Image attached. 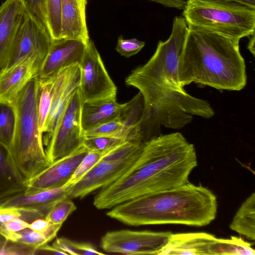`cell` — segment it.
Wrapping results in <instances>:
<instances>
[{
	"label": "cell",
	"instance_id": "4",
	"mask_svg": "<svg viewBox=\"0 0 255 255\" xmlns=\"http://www.w3.org/2000/svg\"><path fill=\"white\" fill-rule=\"evenodd\" d=\"M37 76L33 78L17 96L13 104L17 121L10 152L22 176L28 180L50 164L39 128L35 92Z\"/></svg>",
	"mask_w": 255,
	"mask_h": 255
},
{
	"label": "cell",
	"instance_id": "20",
	"mask_svg": "<svg viewBox=\"0 0 255 255\" xmlns=\"http://www.w3.org/2000/svg\"><path fill=\"white\" fill-rule=\"evenodd\" d=\"M144 107V99L139 91L130 101L122 104L118 117L122 128L116 138L125 141L144 143L140 128Z\"/></svg>",
	"mask_w": 255,
	"mask_h": 255
},
{
	"label": "cell",
	"instance_id": "30",
	"mask_svg": "<svg viewBox=\"0 0 255 255\" xmlns=\"http://www.w3.org/2000/svg\"><path fill=\"white\" fill-rule=\"evenodd\" d=\"M45 217L44 214L36 209L0 207V223L21 219L30 223L37 219Z\"/></svg>",
	"mask_w": 255,
	"mask_h": 255
},
{
	"label": "cell",
	"instance_id": "37",
	"mask_svg": "<svg viewBox=\"0 0 255 255\" xmlns=\"http://www.w3.org/2000/svg\"><path fill=\"white\" fill-rule=\"evenodd\" d=\"M145 45V42L136 38L124 39L118 37L116 49L121 55L129 57L139 52Z\"/></svg>",
	"mask_w": 255,
	"mask_h": 255
},
{
	"label": "cell",
	"instance_id": "25",
	"mask_svg": "<svg viewBox=\"0 0 255 255\" xmlns=\"http://www.w3.org/2000/svg\"><path fill=\"white\" fill-rule=\"evenodd\" d=\"M16 121L14 104L0 102V143L9 151L14 139Z\"/></svg>",
	"mask_w": 255,
	"mask_h": 255
},
{
	"label": "cell",
	"instance_id": "35",
	"mask_svg": "<svg viewBox=\"0 0 255 255\" xmlns=\"http://www.w3.org/2000/svg\"><path fill=\"white\" fill-rule=\"evenodd\" d=\"M122 128L118 118L102 123L83 132V137L112 136L116 135Z\"/></svg>",
	"mask_w": 255,
	"mask_h": 255
},
{
	"label": "cell",
	"instance_id": "29",
	"mask_svg": "<svg viewBox=\"0 0 255 255\" xmlns=\"http://www.w3.org/2000/svg\"><path fill=\"white\" fill-rule=\"evenodd\" d=\"M52 246L64 252L67 255H105L104 253L96 250L91 244L77 242L65 238L56 239Z\"/></svg>",
	"mask_w": 255,
	"mask_h": 255
},
{
	"label": "cell",
	"instance_id": "45",
	"mask_svg": "<svg viewBox=\"0 0 255 255\" xmlns=\"http://www.w3.org/2000/svg\"><path fill=\"white\" fill-rule=\"evenodd\" d=\"M7 240L0 234V255H2Z\"/></svg>",
	"mask_w": 255,
	"mask_h": 255
},
{
	"label": "cell",
	"instance_id": "19",
	"mask_svg": "<svg viewBox=\"0 0 255 255\" xmlns=\"http://www.w3.org/2000/svg\"><path fill=\"white\" fill-rule=\"evenodd\" d=\"M87 3V0H62L61 38L89 41L86 16Z\"/></svg>",
	"mask_w": 255,
	"mask_h": 255
},
{
	"label": "cell",
	"instance_id": "9",
	"mask_svg": "<svg viewBox=\"0 0 255 255\" xmlns=\"http://www.w3.org/2000/svg\"><path fill=\"white\" fill-rule=\"evenodd\" d=\"M80 67L79 89L83 102L116 98L117 87L91 40L87 45Z\"/></svg>",
	"mask_w": 255,
	"mask_h": 255
},
{
	"label": "cell",
	"instance_id": "27",
	"mask_svg": "<svg viewBox=\"0 0 255 255\" xmlns=\"http://www.w3.org/2000/svg\"><path fill=\"white\" fill-rule=\"evenodd\" d=\"M62 225L51 224L43 231H35L28 228H25L16 233L14 242L37 248L53 240Z\"/></svg>",
	"mask_w": 255,
	"mask_h": 255
},
{
	"label": "cell",
	"instance_id": "32",
	"mask_svg": "<svg viewBox=\"0 0 255 255\" xmlns=\"http://www.w3.org/2000/svg\"><path fill=\"white\" fill-rule=\"evenodd\" d=\"M144 144L126 141L105 155L101 160L114 162L127 160L140 152Z\"/></svg>",
	"mask_w": 255,
	"mask_h": 255
},
{
	"label": "cell",
	"instance_id": "42",
	"mask_svg": "<svg viewBox=\"0 0 255 255\" xmlns=\"http://www.w3.org/2000/svg\"><path fill=\"white\" fill-rule=\"evenodd\" d=\"M162 5L178 9H183L186 3L185 0H149Z\"/></svg>",
	"mask_w": 255,
	"mask_h": 255
},
{
	"label": "cell",
	"instance_id": "16",
	"mask_svg": "<svg viewBox=\"0 0 255 255\" xmlns=\"http://www.w3.org/2000/svg\"><path fill=\"white\" fill-rule=\"evenodd\" d=\"M25 12L21 0H5L0 6V69L7 62Z\"/></svg>",
	"mask_w": 255,
	"mask_h": 255
},
{
	"label": "cell",
	"instance_id": "44",
	"mask_svg": "<svg viewBox=\"0 0 255 255\" xmlns=\"http://www.w3.org/2000/svg\"><path fill=\"white\" fill-rule=\"evenodd\" d=\"M255 33L252 34L249 37H250V40L247 46L248 49L253 56H255Z\"/></svg>",
	"mask_w": 255,
	"mask_h": 255
},
{
	"label": "cell",
	"instance_id": "15",
	"mask_svg": "<svg viewBox=\"0 0 255 255\" xmlns=\"http://www.w3.org/2000/svg\"><path fill=\"white\" fill-rule=\"evenodd\" d=\"M42 63L32 56L0 69V102L13 104L27 84L38 75Z\"/></svg>",
	"mask_w": 255,
	"mask_h": 255
},
{
	"label": "cell",
	"instance_id": "1",
	"mask_svg": "<svg viewBox=\"0 0 255 255\" xmlns=\"http://www.w3.org/2000/svg\"><path fill=\"white\" fill-rule=\"evenodd\" d=\"M197 165L194 146L181 133L158 135L144 144L135 170L101 188L93 204L98 209H109L131 199L180 186L189 182Z\"/></svg>",
	"mask_w": 255,
	"mask_h": 255
},
{
	"label": "cell",
	"instance_id": "6",
	"mask_svg": "<svg viewBox=\"0 0 255 255\" xmlns=\"http://www.w3.org/2000/svg\"><path fill=\"white\" fill-rule=\"evenodd\" d=\"M185 1L182 15L188 25L240 39L255 33V9L234 1Z\"/></svg>",
	"mask_w": 255,
	"mask_h": 255
},
{
	"label": "cell",
	"instance_id": "38",
	"mask_svg": "<svg viewBox=\"0 0 255 255\" xmlns=\"http://www.w3.org/2000/svg\"><path fill=\"white\" fill-rule=\"evenodd\" d=\"M29 223L21 220L14 219L0 223V234L7 240L14 242L15 233L28 227Z\"/></svg>",
	"mask_w": 255,
	"mask_h": 255
},
{
	"label": "cell",
	"instance_id": "5",
	"mask_svg": "<svg viewBox=\"0 0 255 255\" xmlns=\"http://www.w3.org/2000/svg\"><path fill=\"white\" fill-rule=\"evenodd\" d=\"M188 30L184 18L176 16L169 38L158 42L152 56L145 64L132 71L126 79V84L136 88L139 92H185L179 81L178 66Z\"/></svg>",
	"mask_w": 255,
	"mask_h": 255
},
{
	"label": "cell",
	"instance_id": "2",
	"mask_svg": "<svg viewBox=\"0 0 255 255\" xmlns=\"http://www.w3.org/2000/svg\"><path fill=\"white\" fill-rule=\"evenodd\" d=\"M188 26L178 66L181 86L194 82L217 90L244 89L247 77L240 39Z\"/></svg>",
	"mask_w": 255,
	"mask_h": 255
},
{
	"label": "cell",
	"instance_id": "17",
	"mask_svg": "<svg viewBox=\"0 0 255 255\" xmlns=\"http://www.w3.org/2000/svg\"><path fill=\"white\" fill-rule=\"evenodd\" d=\"M70 185L32 194L22 192L0 201V207H17L37 210L46 216L51 208L60 201L68 199Z\"/></svg>",
	"mask_w": 255,
	"mask_h": 255
},
{
	"label": "cell",
	"instance_id": "18",
	"mask_svg": "<svg viewBox=\"0 0 255 255\" xmlns=\"http://www.w3.org/2000/svg\"><path fill=\"white\" fill-rule=\"evenodd\" d=\"M216 239L207 233H172L158 255H211L210 248Z\"/></svg>",
	"mask_w": 255,
	"mask_h": 255
},
{
	"label": "cell",
	"instance_id": "31",
	"mask_svg": "<svg viewBox=\"0 0 255 255\" xmlns=\"http://www.w3.org/2000/svg\"><path fill=\"white\" fill-rule=\"evenodd\" d=\"M125 142L112 136L84 137L83 145L88 151L105 155Z\"/></svg>",
	"mask_w": 255,
	"mask_h": 255
},
{
	"label": "cell",
	"instance_id": "24",
	"mask_svg": "<svg viewBox=\"0 0 255 255\" xmlns=\"http://www.w3.org/2000/svg\"><path fill=\"white\" fill-rule=\"evenodd\" d=\"M56 75L47 78H40L38 75L37 76L36 104L39 128L42 134L51 108Z\"/></svg>",
	"mask_w": 255,
	"mask_h": 255
},
{
	"label": "cell",
	"instance_id": "12",
	"mask_svg": "<svg viewBox=\"0 0 255 255\" xmlns=\"http://www.w3.org/2000/svg\"><path fill=\"white\" fill-rule=\"evenodd\" d=\"M88 151L82 145L71 154L51 163L41 172L27 180L24 193L32 194L64 186Z\"/></svg>",
	"mask_w": 255,
	"mask_h": 255
},
{
	"label": "cell",
	"instance_id": "33",
	"mask_svg": "<svg viewBox=\"0 0 255 255\" xmlns=\"http://www.w3.org/2000/svg\"><path fill=\"white\" fill-rule=\"evenodd\" d=\"M76 209L74 203L70 199H66L55 205L48 213L45 219L52 224H62Z\"/></svg>",
	"mask_w": 255,
	"mask_h": 255
},
{
	"label": "cell",
	"instance_id": "10",
	"mask_svg": "<svg viewBox=\"0 0 255 255\" xmlns=\"http://www.w3.org/2000/svg\"><path fill=\"white\" fill-rule=\"evenodd\" d=\"M142 150L124 161L108 162L100 160L79 181L70 185L68 199L83 198L130 174L138 165Z\"/></svg>",
	"mask_w": 255,
	"mask_h": 255
},
{
	"label": "cell",
	"instance_id": "22",
	"mask_svg": "<svg viewBox=\"0 0 255 255\" xmlns=\"http://www.w3.org/2000/svg\"><path fill=\"white\" fill-rule=\"evenodd\" d=\"M26 182L9 150L0 143V201L24 192Z\"/></svg>",
	"mask_w": 255,
	"mask_h": 255
},
{
	"label": "cell",
	"instance_id": "36",
	"mask_svg": "<svg viewBox=\"0 0 255 255\" xmlns=\"http://www.w3.org/2000/svg\"><path fill=\"white\" fill-rule=\"evenodd\" d=\"M26 12L47 29L45 0H21Z\"/></svg>",
	"mask_w": 255,
	"mask_h": 255
},
{
	"label": "cell",
	"instance_id": "8",
	"mask_svg": "<svg viewBox=\"0 0 255 255\" xmlns=\"http://www.w3.org/2000/svg\"><path fill=\"white\" fill-rule=\"evenodd\" d=\"M172 233L121 230L108 232L101 247L107 253L123 255H157L168 243Z\"/></svg>",
	"mask_w": 255,
	"mask_h": 255
},
{
	"label": "cell",
	"instance_id": "21",
	"mask_svg": "<svg viewBox=\"0 0 255 255\" xmlns=\"http://www.w3.org/2000/svg\"><path fill=\"white\" fill-rule=\"evenodd\" d=\"M122 107L116 98L83 102L81 112L83 132L118 118Z\"/></svg>",
	"mask_w": 255,
	"mask_h": 255
},
{
	"label": "cell",
	"instance_id": "26",
	"mask_svg": "<svg viewBox=\"0 0 255 255\" xmlns=\"http://www.w3.org/2000/svg\"><path fill=\"white\" fill-rule=\"evenodd\" d=\"M252 244L241 237L232 236L230 239H216L210 248L211 255H255Z\"/></svg>",
	"mask_w": 255,
	"mask_h": 255
},
{
	"label": "cell",
	"instance_id": "13",
	"mask_svg": "<svg viewBox=\"0 0 255 255\" xmlns=\"http://www.w3.org/2000/svg\"><path fill=\"white\" fill-rule=\"evenodd\" d=\"M88 43L80 39L52 40L38 76L53 77L67 67L80 65Z\"/></svg>",
	"mask_w": 255,
	"mask_h": 255
},
{
	"label": "cell",
	"instance_id": "14",
	"mask_svg": "<svg viewBox=\"0 0 255 255\" xmlns=\"http://www.w3.org/2000/svg\"><path fill=\"white\" fill-rule=\"evenodd\" d=\"M80 74V65H76L63 69L56 75L51 108L43 130L47 133L45 139L54 131L71 95L79 87Z\"/></svg>",
	"mask_w": 255,
	"mask_h": 255
},
{
	"label": "cell",
	"instance_id": "28",
	"mask_svg": "<svg viewBox=\"0 0 255 255\" xmlns=\"http://www.w3.org/2000/svg\"><path fill=\"white\" fill-rule=\"evenodd\" d=\"M47 28L52 40L61 38L62 0H45Z\"/></svg>",
	"mask_w": 255,
	"mask_h": 255
},
{
	"label": "cell",
	"instance_id": "43",
	"mask_svg": "<svg viewBox=\"0 0 255 255\" xmlns=\"http://www.w3.org/2000/svg\"><path fill=\"white\" fill-rule=\"evenodd\" d=\"M238 2L255 9V0H220Z\"/></svg>",
	"mask_w": 255,
	"mask_h": 255
},
{
	"label": "cell",
	"instance_id": "39",
	"mask_svg": "<svg viewBox=\"0 0 255 255\" xmlns=\"http://www.w3.org/2000/svg\"><path fill=\"white\" fill-rule=\"evenodd\" d=\"M37 248L7 240L2 255H35Z\"/></svg>",
	"mask_w": 255,
	"mask_h": 255
},
{
	"label": "cell",
	"instance_id": "40",
	"mask_svg": "<svg viewBox=\"0 0 255 255\" xmlns=\"http://www.w3.org/2000/svg\"><path fill=\"white\" fill-rule=\"evenodd\" d=\"M67 255L64 252L47 244L37 248L35 255Z\"/></svg>",
	"mask_w": 255,
	"mask_h": 255
},
{
	"label": "cell",
	"instance_id": "41",
	"mask_svg": "<svg viewBox=\"0 0 255 255\" xmlns=\"http://www.w3.org/2000/svg\"><path fill=\"white\" fill-rule=\"evenodd\" d=\"M50 222L45 218H39L29 223L28 228L35 231H43L51 225Z\"/></svg>",
	"mask_w": 255,
	"mask_h": 255
},
{
	"label": "cell",
	"instance_id": "11",
	"mask_svg": "<svg viewBox=\"0 0 255 255\" xmlns=\"http://www.w3.org/2000/svg\"><path fill=\"white\" fill-rule=\"evenodd\" d=\"M52 39L47 28L25 12L17 33L7 62V67L29 57L35 56L43 62Z\"/></svg>",
	"mask_w": 255,
	"mask_h": 255
},
{
	"label": "cell",
	"instance_id": "34",
	"mask_svg": "<svg viewBox=\"0 0 255 255\" xmlns=\"http://www.w3.org/2000/svg\"><path fill=\"white\" fill-rule=\"evenodd\" d=\"M106 155V154H105ZM105 155L89 151L81 161L66 185H72L79 181Z\"/></svg>",
	"mask_w": 255,
	"mask_h": 255
},
{
	"label": "cell",
	"instance_id": "7",
	"mask_svg": "<svg viewBox=\"0 0 255 255\" xmlns=\"http://www.w3.org/2000/svg\"><path fill=\"white\" fill-rule=\"evenodd\" d=\"M83 101L79 87L72 94L53 132L45 140L50 163L65 157L83 145L81 112Z\"/></svg>",
	"mask_w": 255,
	"mask_h": 255
},
{
	"label": "cell",
	"instance_id": "23",
	"mask_svg": "<svg viewBox=\"0 0 255 255\" xmlns=\"http://www.w3.org/2000/svg\"><path fill=\"white\" fill-rule=\"evenodd\" d=\"M230 228L246 237L255 239V193H253L241 205L234 216Z\"/></svg>",
	"mask_w": 255,
	"mask_h": 255
},
{
	"label": "cell",
	"instance_id": "3",
	"mask_svg": "<svg viewBox=\"0 0 255 255\" xmlns=\"http://www.w3.org/2000/svg\"><path fill=\"white\" fill-rule=\"evenodd\" d=\"M217 208L216 196L211 190L188 182L122 203L106 214L133 226L181 224L202 227L215 220Z\"/></svg>",
	"mask_w": 255,
	"mask_h": 255
}]
</instances>
